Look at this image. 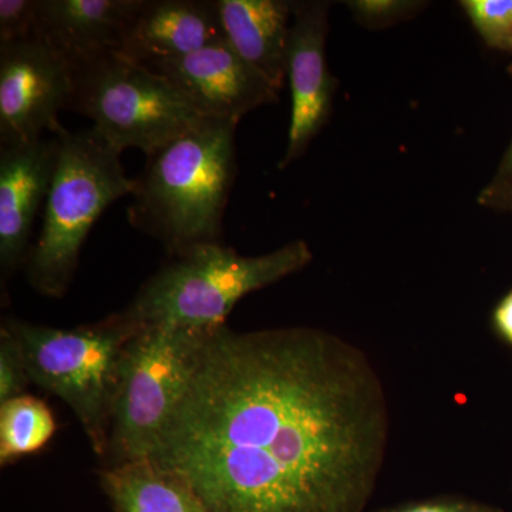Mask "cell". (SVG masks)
<instances>
[{
  "mask_svg": "<svg viewBox=\"0 0 512 512\" xmlns=\"http://www.w3.org/2000/svg\"><path fill=\"white\" fill-rule=\"evenodd\" d=\"M387 434L383 384L356 346L222 326L150 458L208 512H363Z\"/></svg>",
  "mask_w": 512,
  "mask_h": 512,
  "instance_id": "1",
  "label": "cell"
},
{
  "mask_svg": "<svg viewBox=\"0 0 512 512\" xmlns=\"http://www.w3.org/2000/svg\"><path fill=\"white\" fill-rule=\"evenodd\" d=\"M234 120L205 117L147 156L134 178L128 221L171 256L221 242L225 208L237 177Z\"/></svg>",
  "mask_w": 512,
  "mask_h": 512,
  "instance_id": "2",
  "label": "cell"
},
{
  "mask_svg": "<svg viewBox=\"0 0 512 512\" xmlns=\"http://www.w3.org/2000/svg\"><path fill=\"white\" fill-rule=\"evenodd\" d=\"M312 259L302 239L258 256L238 254L222 242L197 245L171 256L124 312L141 328H222L244 296L302 271Z\"/></svg>",
  "mask_w": 512,
  "mask_h": 512,
  "instance_id": "3",
  "label": "cell"
},
{
  "mask_svg": "<svg viewBox=\"0 0 512 512\" xmlns=\"http://www.w3.org/2000/svg\"><path fill=\"white\" fill-rule=\"evenodd\" d=\"M59 141L55 173L43 210V224L32 245L26 278L47 298H62L72 284L80 251L94 222L107 207L133 194L119 151L93 130L53 131Z\"/></svg>",
  "mask_w": 512,
  "mask_h": 512,
  "instance_id": "4",
  "label": "cell"
},
{
  "mask_svg": "<svg viewBox=\"0 0 512 512\" xmlns=\"http://www.w3.org/2000/svg\"><path fill=\"white\" fill-rule=\"evenodd\" d=\"M2 325L18 340L32 383L70 407L103 460L121 355L141 326L124 311L73 329L18 318Z\"/></svg>",
  "mask_w": 512,
  "mask_h": 512,
  "instance_id": "5",
  "label": "cell"
},
{
  "mask_svg": "<svg viewBox=\"0 0 512 512\" xmlns=\"http://www.w3.org/2000/svg\"><path fill=\"white\" fill-rule=\"evenodd\" d=\"M218 329L147 326L130 339L117 370L104 467L153 456Z\"/></svg>",
  "mask_w": 512,
  "mask_h": 512,
  "instance_id": "6",
  "label": "cell"
},
{
  "mask_svg": "<svg viewBox=\"0 0 512 512\" xmlns=\"http://www.w3.org/2000/svg\"><path fill=\"white\" fill-rule=\"evenodd\" d=\"M72 74L69 110L89 117L119 153L138 148L150 156L205 119L167 77L119 52L72 63Z\"/></svg>",
  "mask_w": 512,
  "mask_h": 512,
  "instance_id": "7",
  "label": "cell"
},
{
  "mask_svg": "<svg viewBox=\"0 0 512 512\" xmlns=\"http://www.w3.org/2000/svg\"><path fill=\"white\" fill-rule=\"evenodd\" d=\"M72 64L36 35L0 45V146L43 138L69 110Z\"/></svg>",
  "mask_w": 512,
  "mask_h": 512,
  "instance_id": "8",
  "label": "cell"
},
{
  "mask_svg": "<svg viewBox=\"0 0 512 512\" xmlns=\"http://www.w3.org/2000/svg\"><path fill=\"white\" fill-rule=\"evenodd\" d=\"M328 10L325 2H296L286 56V77L292 92L291 126L279 168L288 167L306 153L332 113L338 80L326 62Z\"/></svg>",
  "mask_w": 512,
  "mask_h": 512,
  "instance_id": "9",
  "label": "cell"
},
{
  "mask_svg": "<svg viewBox=\"0 0 512 512\" xmlns=\"http://www.w3.org/2000/svg\"><path fill=\"white\" fill-rule=\"evenodd\" d=\"M167 77L202 116L238 121L278 101V90L227 42L146 64Z\"/></svg>",
  "mask_w": 512,
  "mask_h": 512,
  "instance_id": "10",
  "label": "cell"
},
{
  "mask_svg": "<svg viewBox=\"0 0 512 512\" xmlns=\"http://www.w3.org/2000/svg\"><path fill=\"white\" fill-rule=\"evenodd\" d=\"M57 150L56 136L0 146V271L3 282L28 262L33 224L49 194Z\"/></svg>",
  "mask_w": 512,
  "mask_h": 512,
  "instance_id": "11",
  "label": "cell"
},
{
  "mask_svg": "<svg viewBox=\"0 0 512 512\" xmlns=\"http://www.w3.org/2000/svg\"><path fill=\"white\" fill-rule=\"evenodd\" d=\"M224 42L215 0H141L128 20L119 53L148 64Z\"/></svg>",
  "mask_w": 512,
  "mask_h": 512,
  "instance_id": "12",
  "label": "cell"
},
{
  "mask_svg": "<svg viewBox=\"0 0 512 512\" xmlns=\"http://www.w3.org/2000/svg\"><path fill=\"white\" fill-rule=\"evenodd\" d=\"M141 0H37L35 35L70 64L119 52Z\"/></svg>",
  "mask_w": 512,
  "mask_h": 512,
  "instance_id": "13",
  "label": "cell"
},
{
  "mask_svg": "<svg viewBox=\"0 0 512 512\" xmlns=\"http://www.w3.org/2000/svg\"><path fill=\"white\" fill-rule=\"evenodd\" d=\"M225 42L274 86L284 87L296 2L215 0Z\"/></svg>",
  "mask_w": 512,
  "mask_h": 512,
  "instance_id": "14",
  "label": "cell"
},
{
  "mask_svg": "<svg viewBox=\"0 0 512 512\" xmlns=\"http://www.w3.org/2000/svg\"><path fill=\"white\" fill-rule=\"evenodd\" d=\"M100 484L116 512H208L190 485L151 458L104 467Z\"/></svg>",
  "mask_w": 512,
  "mask_h": 512,
  "instance_id": "15",
  "label": "cell"
},
{
  "mask_svg": "<svg viewBox=\"0 0 512 512\" xmlns=\"http://www.w3.org/2000/svg\"><path fill=\"white\" fill-rule=\"evenodd\" d=\"M56 420L43 400L23 396L0 403V464L37 453L53 439Z\"/></svg>",
  "mask_w": 512,
  "mask_h": 512,
  "instance_id": "16",
  "label": "cell"
},
{
  "mask_svg": "<svg viewBox=\"0 0 512 512\" xmlns=\"http://www.w3.org/2000/svg\"><path fill=\"white\" fill-rule=\"evenodd\" d=\"M460 5L485 45L512 53V0H464Z\"/></svg>",
  "mask_w": 512,
  "mask_h": 512,
  "instance_id": "17",
  "label": "cell"
},
{
  "mask_svg": "<svg viewBox=\"0 0 512 512\" xmlns=\"http://www.w3.org/2000/svg\"><path fill=\"white\" fill-rule=\"evenodd\" d=\"M30 380L18 340L5 326L0 328V403L26 394Z\"/></svg>",
  "mask_w": 512,
  "mask_h": 512,
  "instance_id": "18",
  "label": "cell"
},
{
  "mask_svg": "<svg viewBox=\"0 0 512 512\" xmlns=\"http://www.w3.org/2000/svg\"><path fill=\"white\" fill-rule=\"evenodd\" d=\"M37 0H0V45L35 35Z\"/></svg>",
  "mask_w": 512,
  "mask_h": 512,
  "instance_id": "19",
  "label": "cell"
},
{
  "mask_svg": "<svg viewBox=\"0 0 512 512\" xmlns=\"http://www.w3.org/2000/svg\"><path fill=\"white\" fill-rule=\"evenodd\" d=\"M349 9L357 20L372 28L390 25L412 13L419 3L403 0H357L349 2Z\"/></svg>",
  "mask_w": 512,
  "mask_h": 512,
  "instance_id": "20",
  "label": "cell"
},
{
  "mask_svg": "<svg viewBox=\"0 0 512 512\" xmlns=\"http://www.w3.org/2000/svg\"><path fill=\"white\" fill-rule=\"evenodd\" d=\"M386 512H504L493 505L463 500V498L441 497L404 504Z\"/></svg>",
  "mask_w": 512,
  "mask_h": 512,
  "instance_id": "21",
  "label": "cell"
},
{
  "mask_svg": "<svg viewBox=\"0 0 512 512\" xmlns=\"http://www.w3.org/2000/svg\"><path fill=\"white\" fill-rule=\"evenodd\" d=\"M478 202L493 210L512 212V178L497 180L481 191Z\"/></svg>",
  "mask_w": 512,
  "mask_h": 512,
  "instance_id": "22",
  "label": "cell"
},
{
  "mask_svg": "<svg viewBox=\"0 0 512 512\" xmlns=\"http://www.w3.org/2000/svg\"><path fill=\"white\" fill-rule=\"evenodd\" d=\"M491 323L498 338L512 348V289L495 306Z\"/></svg>",
  "mask_w": 512,
  "mask_h": 512,
  "instance_id": "23",
  "label": "cell"
},
{
  "mask_svg": "<svg viewBox=\"0 0 512 512\" xmlns=\"http://www.w3.org/2000/svg\"><path fill=\"white\" fill-rule=\"evenodd\" d=\"M497 180H508V178H512V140L510 147L505 151L503 161H501L500 168H498V173L495 175Z\"/></svg>",
  "mask_w": 512,
  "mask_h": 512,
  "instance_id": "24",
  "label": "cell"
},
{
  "mask_svg": "<svg viewBox=\"0 0 512 512\" xmlns=\"http://www.w3.org/2000/svg\"><path fill=\"white\" fill-rule=\"evenodd\" d=\"M510 72L512 73V66H511Z\"/></svg>",
  "mask_w": 512,
  "mask_h": 512,
  "instance_id": "25",
  "label": "cell"
}]
</instances>
